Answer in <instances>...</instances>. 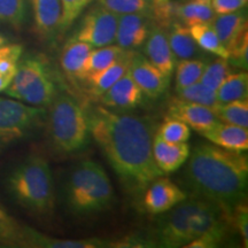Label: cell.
Returning <instances> with one entry per match:
<instances>
[{"instance_id":"1","label":"cell","mask_w":248,"mask_h":248,"mask_svg":"<svg viewBox=\"0 0 248 248\" xmlns=\"http://www.w3.org/2000/svg\"><path fill=\"white\" fill-rule=\"evenodd\" d=\"M86 114L90 135L129 192L140 194L163 175L153 157L151 119L105 106H94Z\"/></svg>"},{"instance_id":"2","label":"cell","mask_w":248,"mask_h":248,"mask_svg":"<svg viewBox=\"0 0 248 248\" xmlns=\"http://www.w3.org/2000/svg\"><path fill=\"white\" fill-rule=\"evenodd\" d=\"M187 159L183 176L188 190L231 215L247 194L248 160L244 152L201 144Z\"/></svg>"},{"instance_id":"3","label":"cell","mask_w":248,"mask_h":248,"mask_svg":"<svg viewBox=\"0 0 248 248\" xmlns=\"http://www.w3.org/2000/svg\"><path fill=\"white\" fill-rule=\"evenodd\" d=\"M12 198L28 212L47 215L54 209L55 190L52 170L44 157L31 155L6 178Z\"/></svg>"},{"instance_id":"4","label":"cell","mask_w":248,"mask_h":248,"mask_svg":"<svg viewBox=\"0 0 248 248\" xmlns=\"http://www.w3.org/2000/svg\"><path fill=\"white\" fill-rule=\"evenodd\" d=\"M68 207L77 215L106 209L114 199L107 173L100 164L86 160L73 170L66 185Z\"/></svg>"},{"instance_id":"5","label":"cell","mask_w":248,"mask_h":248,"mask_svg":"<svg viewBox=\"0 0 248 248\" xmlns=\"http://www.w3.org/2000/svg\"><path fill=\"white\" fill-rule=\"evenodd\" d=\"M46 119L54 147L62 153H75L86 145L90 135L88 114L75 99L59 94L49 104Z\"/></svg>"},{"instance_id":"6","label":"cell","mask_w":248,"mask_h":248,"mask_svg":"<svg viewBox=\"0 0 248 248\" xmlns=\"http://www.w3.org/2000/svg\"><path fill=\"white\" fill-rule=\"evenodd\" d=\"M4 92L24 104L46 108L58 95V88L46 61L42 57H28L18 62Z\"/></svg>"},{"instance_id":"7","label":"cell","mask_w":248,"mask_h":248,"mask_svg":"<svg viewBox=\"0 0 248 248\" xmlns=\"http://www.w3.org/2000/svg\"><path fill=\"white\" fill-rule=\"evenodd\" d=\"M47 111L13 98L0 97V153L30 137L45 123Z\"/></svg>"},{"instance_id":"8","label":"cell","mask_w":248,"mask_h":248,"mask_svg":"<svg viewBox=\"0 0 248 248\" xmlns=\"http://www.w3.org/2000/svg\"><path fill=\"white\" fill-rule=\"evenodd\" d=\"M202 199H186L169 210L159 222L153 234L156 247L178 248L185 247L193 240L191 229L192 216L199 209Z\"/></svg>"},{"instance_id":"9","label":"cell","mask_w":248,"mask_h":248,"mask_svg":"<svg viewBox=\"0 0 248 248\" xmlns=\"http://www.w3.org/2000/svg\"><path fill=\"white\" fill-rule=\"evenodd\" d=\"M119 15L111 13L100 5L90 9L80 21L78 29L71 40L88 43L92 47H102L115 43Z\"/></svg>"},{"instance_id":"10","label":"cell","mask_w":248,"mask_h":248,"mask_svg":"<svg viewBox=\"0 0 248 248\" xmlns=\"http://www.w3.org/2000/svg\"><path fill=\"white\" fill-rule=\"evenodd\" d=\"M142 193V207L152 215L168 213L187 198V194L178 185L162 176L154 179Z\"/></svg>"},{"instance_id":"11","label":"cell","mask_w":248,"mask_h":248,"mask_svg":"<svg viewBox=\"0 0 248 248\" xmlns=\"http://www.w3.org/2000/svg\"><path fill=\"white\" fill-rule=\"evenodd\" d=\"M133 80L138 88L141 90L142 94L150 99H157L168 89L170 77L153 66L147 58L136 53L129 68Z\"/></svg>"},{"instance_id":"12","label":"cell","mask_w":248,"mask_h":248,"mask_svg":"<svg viewBox=\"0 0 248 248\" xmlns=\"http://www.w3.org/2000/svg\"><path fill=\"white\" fill-rule=\"evenodd\" d=\"M144 44L147 60L166 76H171L177 60L170 48L168 35L163 26L153 24Z\"/></svg>"},{"instance_id":"13","label":"cell","mask_w":248,"mask_h":248,"mask_svg":"<svg viewBox=\"0 0 248 248\" xmlns=\"http://www.w3.org/2000/svg\"><path fill=\"white\" fill-rule=\"evenodd\" d=\"M168 114L170 117L177 119L187 124L190 128L199 132L200 135L213 128L219 121L212 108L195 104V102L183 100L179 98L173 99L170 102Z\"/></svg>"},{"instance_id":"14","label":"cell","mask_w":248,"mask_h":248,"mask_svg":"<svg viewBox=\"0 0 248 248\" xmlns=\"http://www.w3.org/2000/svg\"><path fill=\"white\" fill-rule=\"evenodd\" d=\"M142 97L144 94L141 90L136 84L128 70L98 99L102 106L110 108V109L126 110L137 107L142 101Z\"/></svg>"},{"instance_id":"15","label":"cell","mask_w":248,"mask_h":248,"mask_svg":"<svg viewBox=\"0 0 248 248\" xmlns=\"http://www.w3.org/2000/svg\"><path fill=\"white\" fill-rule=\"evenodd\" d=\"M150 28L147 14L119 15L116 45L126 49H133L144 45L150 32Z\"/></svg>"},{"instance_id":"16","label":"cell","mask_w":248,"mask_h":248,"mask_svg":"<svg viewBox=\"0 0 248 248\" xmlns=\"http://www.w3.org/2000/svg\"><path fill=\"white\" fill-rule=\"evenodd\" d=\"M22 246L33 248H104L110 247V241L100 238L58 239L38 232L29 226H23Z\"/></svg>"},{"instance_id":"17","label":"cell","mask_w":248,"mask_h":248,"mask_svg":"<svg viewBox=\"0 0 248 248\" xmlns=\"http://www.w3.org/2000/svg\"><path fill=\"white\" fill-rule=\"evenodd\" d=\"M210 23L215 29L223 46L228 49L229 55L238 43L243 39V37L248 33L247 15L243 9L233 13L215 15Z\"/></svg>"},{"instance_id":"18","label":"cell","mask_w":248,"mask_h":248,"mask_svg":"<svg viewBox=\"0 0 248 248\" xmlns=\"http://www.w3.org/2000/svg\"><path fill=\"white\" fill-rule=\"evenodd\" d=\"M190 153V146L186 142H169L154 135L153 157L163 173L178 170L187 161Z\"/></svg>"},{"instance_id":"19","label":"cell","mask_w":248,"mask_h":248,"mask_svg":"<svg viewBox=\"0 0 248 248\" xmlns=\"http://www.w3.org/2000/svg\"><path fill=\"white\" fill-rule=\"evenodd\" d=\"M201 136L212 144L225 150L235 152H246L248 150L247 128L218 121L213 128L201 133Z\"/></svg>"},{"instance_id":"20","label":"cell","mask_w":248,"mask_h":248,"mask_svg":"<svg viewBox=\"0 0 248 248\" xmlns=\"http://www.w3.org/2000/svg\"><path fill=\"white\" fill-rule=\"evenodd\" d=\"M37 32L43 38H52L60 32L61 2L60 0H30Z\"/></svg>"},{"instance_id":"21","label":"cell","mask_w":248,"mask_h":248,"mask_svg":"<svg viewBox=\"0 0 248 248\" xmlns=\"http://www.w3.org/2000/svg\"><path fill=\"white\" fill-rule=\"evenodd\" d=\"M136 53L137 52H135L133 49H128L125 54L114 62L113 64L86 79L90 84V93L93 97H100L102 93L106 92L114 83H116L129 70Z\"/></svg>"},{"instance_id":"22","label":"cell","mask_w":248,"mask_h":248,"mask_svg":"<svg viewBox=\"0 0 248 248\" xmlns=\"http://www.w3.org/2000/svg\"><path fill=\"white\" fill-rule=\"evenodd\" d=\"M171 14H175L179 18V22L187 27L212 22L216 15L212 0H186L182 4L171 5Z\"/></svg>"},{"instance_id":"23","label":"cell","mask_w":248,"mask_h":248,"mask_svg":"<svg viewBox=\"0 0 248 248\" xmlns=\"http://www.w3.org/2000/svg\"><path fill=\"white\" fill-rule=\"evenodd\" d=\"M167 35L176 60L194 59L202 51L192 37L190 28L182 22H173Z\"/></svg>"},{"instance_id":"24","label":"cell","mask_w":248,"mask_h":248,"mask_svg":"<svg viewBox=\"0 0 248 248\" xmlns=\"http://www.w3.org/2000/svg\"><path fill=\"white\" fill-rule=\"evenodd\" d=\"M93 48L94 47L88 43L70 39L63 47L60 57V64L63 73L68 76L80 79L83 68Z\"/></svg>"},{"instance_id":"25","label":"cell","mask_w":248,"mask_h":248,"mask_svg":"<svg viewBox=\"0 0 248 248\" xmlns=\"http://www.w3.org/2000/svg\"><path fill=\"white\" fill-rule=\"evenodd\" d=\"M126 51H128L126 48L113 44L93 48L85 62L84 68H83L80 79H89L90 77L95 75L99 71L106 69L107 67L119 60L121 57H123Z\"/></svg>"},{"instance_id":"26","label":"cell","mask_w":248,"mask_h":248,"mask_svg":"<svg viewBox=\"0 0 248 248\" xmlns=\"http://www.w3.org/2000/svg\"><path fill=\"white\" fill-rule=\"evenodd\" d=\"M188 28L195 43L202 51L215 54L218 58L229 59L228 49L223 46L212 23H197Z\"/></svg>"},{"instance_id":"27","label":"cell","mask_w":248,"mask_h":248,"mask_svg":"<svg viewBox=\"0 0 248 248\" xmlns=\"http://www.w3.org/2000/svg\"><path fill=\"white\" fill-rule=\"evenodd\" d=\"M248 75L245 71L232 73L224 79V82L216 90V97L218 104L247 99Z\"/></svg>"},{"instance_id":"28","label":"cell","mask_w":248,"mask_h":248,"mask_svg":"<svg viewBox=\"0 0 248 248\" xmlns=\"http://www.w3.org/2000/svg\"><path fill=\"white\" fill-rule=\"evenodd\" d=\"M215 115L217 119L224 123L233 124V125L248 128V100L239 99L218 105L216 108Z\"/></svg>"},{"instance_id":"29","label":"cell","mask_w":248,"mask_h":248,"mask_svg":"<svg viewBox=\"0 0 248 248\" xmlns=\"http://www.w3.org/2000/svg\"><path fill=\"white\" fill-rule=\"evenodd\" d=\"M207 62L200 59H185L176 63V90L199 82Z\"/></svg>"},{"instance_id":"30","label":"cell","mask_w":248,"mask_h":248,"mask_svg":"<svg viewBox=\"0 0 248 248\" xmlns=\"http://www.w3.org/2000/svg\"><path fill=\"white\" fill-rule=\"evenodd\" d=\"M176 92H177V98L200 104L202 106L212 108L213 110H215L219 105L216 92L207 88L201 82H197L190 86H186V88L176 90Z\"/></svg>"},{"instance_id":"31","label":"cell","mask_w":248,"mask_h":248,"mask_svg":"<svg viewBox=\"0 0 248 248\" xmlns=\"http://www.w3.org/2000/svg\"><path fill=\"white\" fill-rule=\"evenodd\" d=\"M232 73H233L232 66L230 62L228 61V59L219 58L217 60L209 62V63H206V67H204L199 82L216 92V90L224 82L226 77Z\"/></svg>"},{"instance_id":"32","label":"cell","mask_w":248,"mask_h":248,"mask_svg":"<svg viewBox=\"0 0 248 248\" xmlns=\"http://www.w3.org/2000/svg\"><path fill=\"white\" fill-rule=\"evenodd\" d=\"M23 226L0 207V245L22 246Z\"/></svg>"},{"instance_id":"33","label":"cell","mask_w":248,"mask_h":248,"mask_svg":"<svg viewBox=\"0 0 248 248\" xmlns=\"http://www.w3.org/2000/svg\"><path fill=\"white\" fill-rule=\"evenodd\" d=\"M97 4L116 15L147 14L151 0H97Z\"/></svg>"},{"instance_id":"34","label":"cell","mask_w":248,"mask_h":248,"mask_svg":"<svg viewBox=\"0 0 248 248\" xmlns=\"http://www.w3.org/2000/svg\"><path fill=\"white\" fill-rule=\"evenodd\" d=\"M26 18L24 0H0V22L20 29Z\"/></svg>"},{"instance_id":"35","label":"cell","mask_w":248,"mask_h":248,"mask_svg":"<svg viewBox=\"0 0 248 248\" xmlns=\"http://www.w3.org/2000/svg\"><path fill=\"white\" fill-rule=\"evenodd\" d=\"M155 135L169 142H186L191 137V129L182 121L169 116Z\"/></svg>"},{"instance_id":"36","label":"cell","mask_w":248,"mask_h":248,"mask_svg":"<svg viewBox=\"0 0 248 248\" xmlns=\"http://www.w3.org/2000/svg\"><path fill=\"white\" fill-rule=\"evenodd\" d=\"M92 1L94 0H60L62 9L60 31H66Z\"/></svg>"},{"instance_id":"37","label":"cell","mask_w":248,"mask_h":248,"mask_svg":"<svg viewBox=\"0 0 248 248\" xmlns=\"http://www.w3.org/2000/svg\"><path fill=\"white\" fill-rule=\"evenodd\" d=\"M228 61L232 67L239 69H247L248 67V33L243 37L237 46L232 49Z\"/></svg>"},{"instance_id":"38","label":"cell","mask_w":248,"mask_h":248,"mask_svg":"<svg viewBox=\"0 0 248 248\" xmlns=\"http://www.w3.org/2000/svg\"><path fill=\"white\" fill-rule=\"evenodd\" d=\"M230 217H232L234 225L237 226L238 231L245 243V246H248V209L246 203L240 202L232 209Z\"/></svg>"},{"instance_id":"39","label":"cell","mask_w":248,"mask_h":248,"mask_svg":"<svg viewBox=\"0 0 248 248\" xmlns=\"http://www.w3.org/2000/svg\"><path fill=\"white\" fill-rule=\"evenodd\" d=\"M110 247H133V248H146V247H156V244L153 239L145 238L139 234L126 235L122 239L116 241H110Z\"/></svg>"},{"instance_id":"40","label":"cell","mask_w":248,"mask_h":248,"mask_svg":"<svg viewBox=\"0 0 248 248\" xmlns=\"http://www.w3.org/2000/svg\"><path fill=\"white\" fill-rule=\"evenodd\" d=\"M248 0H212V6L216 15L229 14L244 9Z\"/></svg>"},{"instance_id":"41","label":"cell","mask_w":248,"mask_h":248,"mask_svg":"<svg viewBox=\"0 0 248 248\" xmlns=\"http://www.w3.org/2000/svg\"><path fill=\"white\" fill-rule=\"evenodd\" d=\"M151 2L154 9V15L162 26L163 22H167L171 15V4L169 0H151Z\"/></svg>"},{"instance_id":"42","label":"cell","mask_w":248,"mask_h":248,"mask_svg":"<svg viewBox=\"0 0 248 248\" xmlns=\"http://www.w3.org/2000/svg\"><path fill=\"white\" fill-rule=\"evenodd\" d=\"M20 58L21 57H16V55L0 58V76L13 77L15 71H16Z\"/></svg>"},{"instance_id":"43","label":"cell","mask_w":248,"mask_h":248,"mask_svg":"<svg viewBox=\"0 0 248 248\" xmlns=\"http://www.w3.org/2000/svg\"><path fill=\"white\" fill-rule=\"evenodd\" d=\"M23 52V47L18 44H6L0 46V58L9 57V55H16L21 57Z\"/></svg>"},{"instance_id":"44","label":"cell","mask_w":248,"mask_h":248,"mask_svg":"<svg viewBox=\"0 0 248 248\" xmlns=\"http://www.w3.org/2000/svg\"><path fill=\"white\" fill-rule=\"evenodd\" d=\"M13 77H4V76H0V92L5 91L6 88L9 85L11 80Z\"/></svg>"},{"instance_id":"45","label":"cell","mask_w":248,"mask_h":248,"mask_svg":"<svg viewBox=\"0 0 248 248\" xmlns=\"http://www.w3.org/2000/svg\"><path fill=\"white\" fill-rule=\"evenodd\" d=\"M6 44H8V38L5 35H2V33H0V46Z\"/></svg>"}]
</instances>
